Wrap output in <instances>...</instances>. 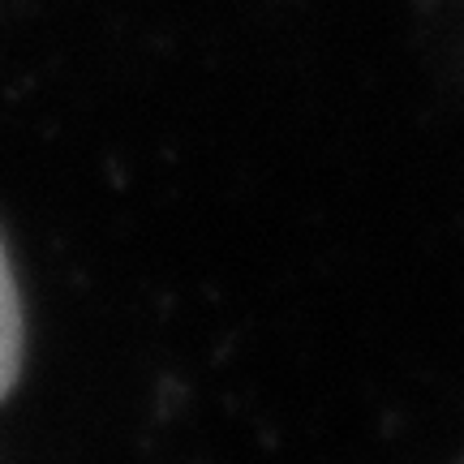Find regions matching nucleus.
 Wrapping results in <instances>:
<instances>
[{"instance_id":"nucleus-1","label":"nucleus","mask_w":464,"mask_h":464,"mask_svg":"<svg viewBox=\"0 0 464 464\" xmlns=\"http://www.w3.org/2000/svg\"><path fill=\"white\" fill-rule=\"evenodd\" d=\"M17 374H22V301L9 254L0 246V400L14 392Z\"/></svg>"}]
</instances>
